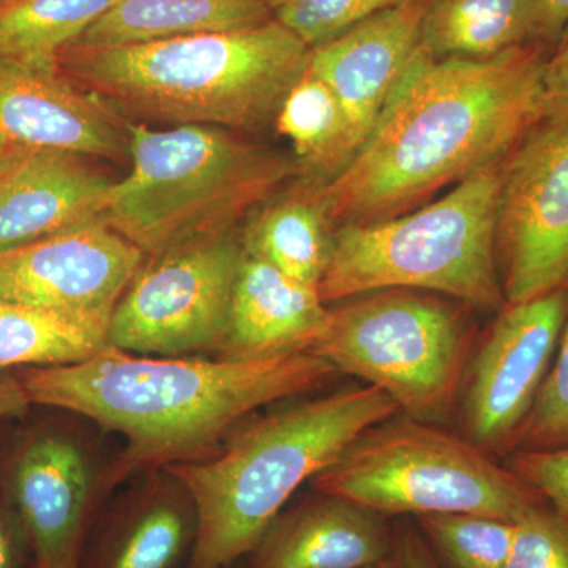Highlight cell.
Returning a JSON list of instances; mask_svg holds the SVG:
<instances>
[{
	"mask_svg": "<svg viewBox=\"0 0 568 568\" xmlns=\"http://www.w3.org/2000/svg\"><path fill=\"white\" fill-rule=\"evenodd\" d=\"M544 43L488 59H435L418 48L345 170L317 186L334 227L416 207L500 162L541 121Z\"/></svg>",
	"mask_w": 568,
	"mask_h": 568,
	"instance_id": "cell-1",
	"label": "cell"
},
{
	"mask_svg": "<svg viewBox=\"0 0 568 568\" xmlns=\"http://www.w3.org/2000/svg\"><path fill=\"white\" fill-rule=\"evenodd\" d=\"M17 373L32 405L77 414L125 439L112 459L114 489L145 470L211 458L261 407L317 390L338 375L312 353L227 361L111 345L78 364Z\"/></svg>",
	"mask_w": 568,
	"mask_h": 568,
	"instance_id": "cell-2",
	"label": "cell"
},
{
	"mask_svg": "<svg viewBox=\"0 0 568 568\" xmlns=\"http://www.w3.org/2000/svg\"><path fill=\"white\" fill-rule=\"evenodd\" d=\"M310 48L272 20L130 47H65L59 70L130 122L260 132L308 67Z\"/></svg>",
	"mask_w": 568,
	"mask_h": 568,
	"instance_id": "cell-3",
	"label": "cell"
},
{
	"mask_svg": "<svg viewBox=\"0 0 568 568\" xmlns=\"http://www.w3.org/2000/svg\"><path fill=\"white\" fill-rule=\"evenodd\" d=\"M396 414L394 399L376 387L343 388L239 425L211 458L168 466L196 504L189 568H227L252 555L302 484Z\"/></svg>",
	"mask_w": 568,
	"mask_h": 568,
	"instance_id": "cell-4",
	"label": "cell"
},
{
	"mask_svg": "<svg viewBox=\"0 0 568 568\" xmlns=\"http://www.w3.org/2000/svg\"><path fill=\"white\" fill-rule=\"evenodd\" d=\"M129 160L100 219L145 256L239 230L297 175L294 160L222 126L129 121Z\"/></svg>",
	"mask_w": 568,
	"mask_h": 568,
	"instance_id": "cell-5",
	"label": "cell"
},
{
	"mask_svg": "<svg viewBox=\"0 0 568 568\" xmlns=\"http://www.w3.org/2000/svg\"><path fill=\"white\" fill-rule=\"evenodd\" d=\"M504 160L417 211L336 227L317 287L321 301L328 305L373 291L413 290L470 308H503L496 233Z\"/></svg>",
	"mask_w": 568,
	"mask_h": 568,
	"instance_id": "cell-6",
	"label": "cell"
},
{
	"mask_svg": "<svg viewBox=\"0 0 568 568\" xmlns=\"http://www.w3.org/2000/svg\"><path fill=\"white\" fill-rule=\"evenodd\" d=\"M312 487L390 519L474 514L517 523L545 500L462 433L402 414L369 426Z\"/></svg>",
	"mask_w": 568,
	"mask_h": 568,
	"instance_id": "cell-7",
	"label": "cell"
},
{
	"mask_svg": "<svg viewBox=\"0 0 568 568\" xmlns=\"http://www.w3.org/2000/svg\"><path fill=\"white\" fill-rule=\"evenodd\" d=\"M338 304L310 353L384 392L402 416L450 424L476 346L470 306L413 290L373 291Z\"/></svg>",
	"mask_w": 568,
	"mask_h": 568,
	"instance_id": "cell-8",
	"label": "cell"
},
{
	"mask_svg": "<svg viewBox=\"0 0 568 568\" xmlns=\"http://www.w3.org/2000/svg\"><path fill=\"white\" fill-rule=\"evenodd\" d=\"M245 250L241 230L145 256L108 327L118 349L156 357H219Z\"/></svg>",
	"mask_w": 568,
	"mask_h": 568,
	"instance_id": "cell-9",
	"label": "cell"
},
{
	"mask_svg": "<svg viewBox=\"0 0 568 568\" xmlns=\"http://www.w3.org/2000/svg\"><path fill=\"white\" fill-rule=\"evenodd\" d=\"M112 459L69 422L33 425L14 437L0 462V493L28 530L32 568H80L114 491Z\"/></svg>",
	"mask_w": 568,
	"mask_h": 568,
	"instance_id": "cell-10",
	"label": "cell"
},
{
	"mask_svg": "<svg viewBox=\"0 0 568 568\" xmlns=\"http://www.w3.org/2000/svg\"><path fill=\"white\" fill-rule=\"evenodd\" d=\"M568 316V283L530 301L506 304L476 342L459 388L462 435L507 458L558 349Z\"/></svg>",
	"mask_w": 568,
	"mask_h": 568,
	"instance_id": "cell-11",
	"label": "cell"
},
{
	"mask_svg": "<svg viewBox=\"0 0 568 568\" xmlns=\"http://www.w3.org/2000/svg\"><path fill=\"white\" fill-rule=\"evenodd\" d=\"M496 248L506 304L568 283V119H541L504 160Z\"/></svg>",
	"mask_w": 568,
	"mask_h": 568,
	"instance_id": "cell-12",
	"label": "cell"
},
{
	"mask_svg": "<svg viewBox=\"0 0 568 568\" xmlns=\"http://www.w3.org/2000/svg\"><path fill=\"white\" fill-rule=\"evenodd\" d=\"M144 260L99 219L0 254V302L110 324Z\"/></svg>",
	"mask_w": 568,
	"mask_h": 568,
	"instance_id": "cell-13",
	"label": "cell"
},
{
	"mask_svg": "<svg viewBox=\"0 0 568 568\" xmlns=\"http://www.w3.org/2000/svg\"><path fill=\"white\" fill-rule=\"evenodd\" d=\"M0 144L18 152L129 159V121L58 62L0 55Z\"/></svg>",
	"mask_w": 568,
	"mask_h": 568,
	"instance_id": "cell-14",
	"label": "cell"
},
{
	"mask_svg": "<svg viewBox=\"0 0 568 568\" xmlns=\"http://www.w3.org/2000/svg\"><path fill=\"white\" fill-rule=\"evenodd\" d=\"M103 507L80 568L189 567L197 537L190 489L170 467L145 470Z\"/></svg>",
	"mask_w": 568,
	"mask_h": 568,
	"instance_id": "cell-15",
	"label": "cell"
},
{
	"mask_svg": "<svg viewBox=\"0 0 568 568\" xmlns=\"http://www.w3.org/2000/svg\"><path fill=\"white\" fill-rule=\"evenodd\" d=\"M429 0H407L310 51L308 69L342 103L358 149L420 48Z\"/></svg>",
	"mask_w": 568,
	"mask_h": 568,
	"instance_id": "cell-16",
	"label": "cell"
},
{
	"mask_svg": "<svg viewBox=\"0 0 568 568\" xmlns=\"http://www.w3.org/2000/svg\"><path fill=\"white\" fill-rule=\"evenodd\" d=\"M89 156L24 152L0 175V254L95 222L111 181Z\"/></svg>",
	"mask_w": 568,
	"mask_h": 568,
	"instance_id": "cell-17",
	"label": "cell"
},
{
	"mask_svg": "<svg viewBox=\"0 0 568 568\" xmlns=\"http://www.w3.org/2000/svg\"><path fill=\"white\" fill-rule=\"evenodd\" d=\"M392 540V519L349 500L316 493L282 511L253 549V568L379 566Z\"/></svg>",
	"mask_w": 568,
	"mask_h": 568,
	"instance_id": "cell-18",
	"label": "cell"
},
{
	"mask_svg": "<svg viewBox=\"0 0 568 568\" xmlns=\"http://www.w3.org/2000/svg\"><path fill=\"white\" fill-rule=\"evenodd\" d=\"M327 320L328 306L315 287L295 282L274 265L245 253L219 358L264 361L310 353Z\"/></svg>",
	"mask_w": 568,
	"mask_h": 568,
	"instance_id": "cell-19",
	"label": "cell"
},
{
	"mask_svg": "<svg viewBox=\"0 0 568 568\" xmlns=\"http://www.w3.org/2000/svg\"><path fill=\"white\" fill-rule=\"evenodd\" d=\"M274 20L264 0H118L69 47L112 48L242 31Z\"/></svg>",
	"mask_w": 568,
	"mask_h": 568,
	"instance_id": "cell-20",
	"label": "cell"
},
{
	"mask_svg": "<svg viewBox=\"0 0 568 568\" xmlns=\"http://www.w3.org/2000/svg\"><path fill=\"white\" fill-rule=\"evenodd\" d=\"M317 186L295 179L250 213L241 230L245 253L315 290L327 267L335 231Z\"/></svg>",
	"mask_w": 568,
	"mask_h": 568,
	"instance_id": "cell-21",
	"label": "cell"
},
{
	"mask_svg": "<svg viewBox=\"0 0 568 568\" xmlns=\"http://www.w3.org/2000/svg\"><path fill=\"white\" fill-rule=\"evenodd\" d=\"M534 41V0H429L420 48L435 59H488Z\"/></svg>",
	"mask_w": 568,
	"mask_h": 568,
	"instance_id": "cell-22",
	"label": "cell"
},
{
	"mask_svg": "<svg viewBox=\"0 0 568 568\" xmlns=\"http://www.w3.org/2000/svg\"><path fill=\"white\" fill-rule=\"evenodd\" d=\"M276 130L293 142L302 181L325 185L358 151L353 126L334 91L306 69L280 106Z\"/></svg>",
	"mask_w": 568,
	"mask_h": 568,
	"instance_id": "cell-23",
	"label": "cell"
},
{
	"mask_svg": "<svg viewBox=\"0 0 568 568\" xmlns=\"http://www.w3.org/2000/svg\"><path fill=\"white\" fill-rule=\"evenodd\" d=\"M110 324L0 302V372L88 361L108 342Z\"/></svg>",
	"mask_w": 568,
	"mask_h": 568,
	"instance_id": "cell-24",
	"label": "cell"
},
{
	"mask_svg": "<svg viewBox=\"0 0 568 568\" xmlns=\"http://www.w3.org/2000/svg\"><path fill=\"white\" fill-rule=\"evenodd\" d=\"M118 0H9L0 10V55L58 62Z\"/></svg>",
	"mask_w": 568,
	"mask_h": 568,
	"instance_id": "cell-25",
	"label": "cell"
},
{
	"mask_svg": "<svg viewBox=\"0 0 568 568\" xmlns=\"http://www.w3.org/2000/svg\"><path fill=\"white\" fill-rule=\"evenodd\" d=\"M440 568H506L515 523L474 514L414 518Z\"/></svg>",
	"mask_w": 568,
	"mask_h": 568,
	"instance_id": "cell-26",
	"label": "cell"
},
{
	"mask_svg": "<svg viewBox=\"0 0 568 568\" xmlns=\"http://www.w3.org/2000/svg\"><path fill=\"white\" fill-rule=\"evenodd\" d=\"M403 2L407 0H278L274 18L313 50Z\"/></svg>",
	"mask_w": 568,
	"mask_h": 568,
	"instance_id": "cell-27",
	"label": "cell"
},
{
	"mask_svg": "<svg viewBox=\"0 0 568 568\" xmlns=\"http://www.w3.org/2000/svg\"><path fill=\"white\" fill-rule=\"evenodd\" d=\"M564 446H568V316L555 358L519 432L515 450H545Z\"/></svg>",
	"mask_w": 568,
	"mask_h": 568,
	"instance_id": "cell-28",
	"label": "cell"
},
{
	"mask_svg": "<svg viewBox=\"0 0 568 568\" xmlns=\"http://www.w3.org/2000/svg\"><path fill=\"white\" fill-rule=\"evenodd\" d=\"M506 568H568V519L547 500L515 523Z\"/></svg>",
	"mask_w": 568,
	"mask_h": 568,
	"instance_id": "cell-29",
	"label": "cell"
},
{
	"mask_svg": "<svg viewBox=\"0 0 568 568\" xmlns=\"http://www.w3.org/2000/svg\"><path fill=\"white\" fill-rule=\"evenodd\" d=\"M506 466L568 519V446L515 450Z\"/></svg>",
	"mask_w": 568,
	"mask_h": 568,
	"instance_id": "cell-30",
	"label": "cell"
},
{
	"mask_svg": "<svg viewBox=\"0 0 568 568\" xmlns=\"http://www.w3.org/2000/svg\"><path fill=\"white\" fill-rule=\"evenodd\" d=\"M383 568H440L414 518L392 519V540Z\"/></svg>",
	"mask_w": 568,
	"mask_h": 568,
	"instance_id": "cell-31",
	"label": "cell"
},
{
	"mask_svg": "<svg viewBox=\"0 0 568 568\" xmlns=\"http://www.w3.org/2000/svg\"><path fill=\"white\" fill-rule=\"evenodd\" d=\"M541 119H568V36L545 61Z\"/></svg>",
	"mask_w": 568,
	"mask_h": 568,
	"instance_id": "cell-32",
	"label": "cell"
},
{
	"mask_svg": "<svg viewBox=\"0 0 568 568\" xmlns=\"http://www.w3.org/2000/svg\"><path fill=\"white\" fill-rule=\"evenodd\" d=\"M33 567L31 540L20 515L0 493V568Z\"/></svg>",
	"mask_w": 568,
	"mask_h": 568,
	"instance_id": "cell-33",
	"label": "cell"
},
{
	"mask_svg": "<svg viewBox=\"0 0 568 568\" xmlns=\"http://www.w3.org/2000/svg\"><path fill=\"white\" fill-rule=\"evenodd\" d=\"M538 20V41L560 43L568 36V0H534Z\"/></svg>",
	"mask_w": 568,
	"mask_h": 568,
	"instance_id": "cell-34",
	"label": "cell"
},
{
	"mask_svg": "<svg viewBox=\"0 0 568 568\" xmlns=\"http://www.w3.org/2000/svg\"><path fill=\"white\" fill-rule=\"evenodd\" d=\"M31 405L18 373L0 372V422L24 416Z\"/></svg>",
	"mask_w": 568,
	"mask_h": 568,
	"instance_id": "cell-35",
	"label": "cell"
},
{
	"mask_svg": "<svg viewBox=\"0 0 568 568\" xmlns=\"http://www.w3.org/2000/svg\"><path fill=\"white\" fill-rule=\"evenodd\" d=\"M24 152L13 151V149L6 148V145L0 144V175L6 173L9 170L11 163L18 159Z\"/></svg>",
	"mask_w": 568,
	"mask_h": 568,
	"instance_id": "cell-36",
	"label": "cell"
},
{
	"mask_svg": "<svg viewBox=\"0 0 568 568\" xmlns=\"http://www.w3.org/2000/svg\"><path fill=\"white\" fill-rule=\"evenodd\" d=\"M264 2H267L268 6L272 7V10H274L275 3L278 2V0H264Z\"/></svg>",
	"mask_w": 568,
	"mask_h": 568,
	"instance_id": "cell-37",
	"label": "cell"
},
{
	"mask_svg": "<svg viewBox=\"0 0 568 568\" xmlns=\"http://www.w3.org/2000/svg\"><path fill=\"white\" fill-rule=\"evenodd\" d=\"M7 2H9V0H0V10L3 9V6H6Z\"/></svg>",
	"mask_w": 568,
	"mask_h": 568,
	"instance_id": "cell-38",
	"label": "cell"
},
{
	"mask_svg": "<svg viewBox=\"0 0 568 568\" xmlns=\"http://www.w3.org/2000/svg\"><path fill=\"white\" fill-rule=\"evenodd\" d=\"M361 568H383V567H381V564H379V566H368V567H361Z\"/></svg>",
	"mask_w": 568,
	"mask_h": 568,
	"instance_id": "cell-39",
	"label": "cell"
}]
</instances>
